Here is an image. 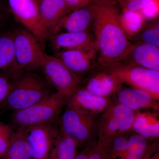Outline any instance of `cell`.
Returning a JSON list of instances; mask_svg holds the SVG:
<instances>
[{
    "label": "cell",
    "mask_w": 159,
    "mask_h": 159,
    "mask_svg": "<svg viewBox=\"0 0 159 159\" xmlns=\"http://www.w3.org/2000/svg\"><path fill=\"white\" fill-rule=\"evenodd\" d=\"M135 114V111L122 105L115 98L98 118L97 142L106 143L114 137L130 132Z\"/></svg>",
    "instance_id": "5"
},
{
    "label": "cell",
    "mask_w": 159,
    "mask_h": 159,
    "mask_svg": "<svg viewBox=\"0 0 159 159\" xmlns=\"http://www.w3.org/2000/svg\"><path fill=\"white\" fill-rule=\"evenodd\" d=\"M32 159H48L59 136L57 122L31 125L25 129Z\"/></svg>",
    "instance_id": "9"
},
{
    "label": "cell",
    "mask_w": 159,
    "mask_h": 159,
    "mask_svg": "<svg viewBox=\"0 0 159 159\" xmlns=\"http://www.w3.org/2000/svg\"><path fill=\"white\" fill-rule=\"evenodd\" d=\"M15 55L22 70L33 71L40 67L45 53L35 36L26 29L13 31Z\"/></svg>",
    "instance_id": "7"
},
{
    "label": "cell",
    "mask_w": 159,
    "mask_h": 159,
    "mask_svg": "<svg viewBox=\"0 0 159 159\" xmlns=\"http://www.w3.org/2000/svg\"><path fill=\"white\" fill-rule=\"evenodd\" d=\"M46 81L33 71L23 70L13 79L10 93L0 109L13 111L28 108L52 94Z\"/></svg>",
    "instance_id": "2"
},
{
    "label": "cell",
    "mask_w": 159,
    "mask_h": 159,
    "mask_svg": "<svg viewBox=\"0 0 159 159\" xmlns=\"http://www.w3.org/2000/svg\"><path fill=\"white\" fill-rule=\"evenodd\" d=\"M93 2H96V1H98V0H93Z\"/></svg>",
    "instance_id": "36"
},
{
    "label": "cell",
    "mask_w": 159,
    "mask_h": 159,
    "mask_svg": "<svg viewBox=\"0 0 159 159\" xmlns=\"http://www.w3.org/2000/svg\"><path fill=\"white\" fill-rule=\"evenodd\" d=\"M0 159H32L25 129L15 131L8 150Z\"/></svg>",
    "instance_id": "21"
},
{
    "label": "cell",
    "mask_w": 159,
    "mask_h": 159,
    "mask_svg": "<svg viewBox=\"0 0 159 159\" xmlns=\"http://www.w3.org/2000/svg\"><path fill=\"white\" fill-rule=\"evenodd\" d=\"M40 68L57 93L66 97L82 86L83 80L71 72L56 56L45 53Z\"/></svg>",
    "instance_id": "8"
},
{
    "label": "cell",
    "mask_w": 159,
    "mask_h": 159,
    "mask_svg": "<svg viewBox=\"0 0 159 159\" xmlns=\"http://www.w3.org/2000/svg\"><path fill=\"white\" fill-rule=\"evenodd\" d=\"M3 19H4V18H3L2 12V9L0 7V24L2 23Z\"/></svg>",
    "instance_id": "34"
},
{
    "label": "cell",
    "mask_w": 159,
    "mask_h": 159,
    "mask_svg": "<svg viewBox=\"0 0 159 159\" xmlns=\"http://www.w3.org/2000/svg\"><path fill=\"white\" fill-rule=\"evenodd\" d=\"M140 11L145 19L157 17L159 13V0H151Z\"/></svg>",
    "instance_id": "29"
},
{
    "label": "cell",
    "mask_w": 159,
    "mask_h": 159,
    "mask_svg": "<svg viewBox=\"0 0 159 159\" xmlns=\"http://www.w3.org/2000/svg\"><path fill=\"white\" fill-rule=\"evenodd\" d=\"M115 98L122 105L134 111L142 109H149L157 112L159 111V100L143 90L121 87L117 92Z\"/></svg>",
    "instance_id": "15"
},
{
    "label": "cell",
    "mask_w": 159,
    "mask_h": 159,
    "mask_svg": "<svg viewBox=\"0 0 159 159\" xmlns=\"http://www.w3.org/2000/svg\"><path fill=\"white\" fill-rule=\"evenodd\" d=\"M132 49V48H131ZM132 51L133 64L159 71V48L144 43L135 47Z\"/></svg>",
    "instance_id": "20"
},
{
    "label": "cell",
    "mask_w": 159,
    "mask_h": 159,
    "mask_svg": "<svg viewBox=\"0 0 159 159\" xmlns=\"http://www.w3.org/2000/svg\"><path fill=\"white\" fill-rule=\"evenodd\" d=\"M78 144L75 140L60 131L48 159H74L78 152Z\"/></svg>",
    "instance_id": "22"
},
{
    "label": "cell",
    "mask_w": 159,
    "mask_h": 159,
    "mask_svg": "<svg viewBox=\"0 0 159 159\" xmlns=\"http://www.w3.org/2000/svg\"><path fill=\"white\" fill-rule=\"evenodd\" d=\"M50 40L56 53L65 50H87L96 46L95 39L86 31L57 33Z\"/></svg>",
    "instance_id": "17"
},
{
    "label": "cell",
    "mask_w": 159,
    "mask_h": 159,
    "mask_svg": "<svg viewBox=\"0 0 159 159\" xmlns=\"http://www.w3.org/2000/svg\"><path fill=\"white\" fill-rule=\"evenodd\" d=\"M66 96L56 93L28 108L13 111L12 125L16 130L29 126L57 122L66 105Z\"/></svg>",
    "instance_id": "4"
},
{
    "label": "cell",
    "mask_w": 159,
    "mask_h": 159,
    "mask_svg": "<svg viewBox=\"0 0 159 159\" xmlns=\"http://www.w3.org/2000/svg\"><path fill=\"white\" fill-rule=\"evenodd\" d=\"M151 0H117L122 11H140Z\"/></svg>",
    "instance_id": "26"
},
{
    "label": "cell",
    "mask_w": 159,
    "mask_h": 159,
    "mask_svg": "<svg viewBox=\"0 0 159 159\" xmlns=\"http://www.w3.org/2000/svg\"><path fill=\"white\" fill-rule=\"evenodd\" d=\"M65 107L58 120L60 131L75 140L79 148L96 144L98 139V117Z\"/></svg>",
    "instance_id": "3"
},
{
    "label": "cell",
    "mask_w": 159,
    "mask_h": 159,
    "mask_svg": "<svg viewBox=\"0 0 159 159\" xmlns=\"http://www.w3.org/2000/svg\"><path fill=\"white\" fill-rule=\"evenodd\" d=\"M82 86L91 93L98 97L114 98L122 84L105 69L91 72Z\"/></svg>",
    "instance_id": "12"
},
{
    "label": "cell",
    "mask_w": 159,
    "mask_h": 159,
    "mask_svg": "<svg viewBox=\"0 0 159 159\" xmlns=\"http://www.w3.org/2000/svg\"><path fill=\"white\" fill-rule=\"evenodd\" d=\"M129 133V132L117 136L106 143L97 142L103 145L107 152L112 158H120L127 150Z\"/></svg>",
    "instance_id": "24"
},
{
    "label": "cell",
    "mask_w": 159,
    "mask_h": 159,
    "mask_svg": "<svg viewBox=\"0 0 159 159\" xmlns=\"http://www.w3.org/2000/svg\"><path fill=\"white\" fill-rule=\"evenodd\" d=\"M120 22L127 37L139 33L145 24V18L140 11H122Z\"/></svg>",
    "instance_id": "23"
},
{
    "label": "cell",
    "mask_w": 159,
    "mask_h": 159,
    "mask_svg": "<svg viewBox=\"0 0 159 159\" xmlns=\"http://www.w3.org/2000/svg\"><path fill=\"white\" fill-rule=\"evenodd\" d=\"M90 147L89 146L83 148L82 150L77 152L74 159H89V151Z\"/></svg>",
    "instance_id": "32"
},
{
    "label": "cell",
    "mask_w": 159,
    "mask_h": 159,
    "mask_svg": "<svg viewBox=\"0 0 159 159\" xmlns=\"http://www.w3.org/2000/svg\"><path fill=\"white\" fill-rule=\"evenodd\" d=\"M114 98L98 97L81 87L66 96V106L98 117L113 101Z\"/></svg>",
    "instance_id": "11"
},
{
    "label": "cell",
    "mask_w": 159,
    "mask_h": 159,
    "mask_svg": "<svg viewBox=\"0 0 159 159\" xmlns=\"http://www.w3.org/2000/svg\"><path fill=\"white\" fill-rule=\"evenodd\" d=\"M157 112L136 111L132 131L148 139L157 140L159 137V121Z\"/></svg>",
    "instance_id": "18"
},
{
    "label": "cell",
    "mask_w": 159,
    "mask_h": 159,
    "mask_svg": "<svg viewBox=\"0 0 159 159\" xmlns=\"http://www.w3.org/2000/svg\"><path fill=\"white\" fill-rule=\"evenodd\" d=\"M122 84L149 93L159 100V71L142 67L133 63H119L105 68Z\"/></svg>",
    "instance_id": "6"
},
{
    "label": "cell",
    "mask_w": 159,
    "mask_h": 159,
    "mask_svg": "<svg viewBox=\"0 0 159 159\" xmlns=\"http://www.w3.org/2000/svg\"><path fill=\"white\" fill-rule=\"evenodd\" d=\"M2 24H0V74L15 79L23 70L16 60L13 31L3 29Z\"/></svg>",
    "instance_id": "16"
},
{
    "label": "cell",
    "mask_w": 159,
    "mask_h": 159,
    "mask_svg": "<svg viewBox=\"0 0 159 159\" xmlns=\"http://www.w3.org/2000/svg\"><path fill=\"white\" fill-rule=\"evenodd\" d=\"M13 79L7 75L0 74V108L10 93Z\"/></svg>",
    "instance_id": "27"
},
{
    "label": "cell",
    "mask_w": 159,
    "mask_h": 159,
    "mask_svg": "<svg viewBox=\"0 0 159 159\" xmlns=\"http://www.w3.org/2000/svg\"><path fill=\"white\" fill-rule=\"evenodd\" d=\"M34 1H35V2L37 3L38 5L39 6V4H40V3L41 2H42L43 0H34Z\"/></svg>",
    "instance_id": "35"
},
{
    "label": "cell",
    "mask_w": 159,
    "mask_h": 159,
    "mask_svg": "<svg viewBox=\"0 0 159 159\" xmlns=\"http://www.w3.org/2000/svg\"><path fill=\"white\" fill-rule=\"evenodd\" d=\"M93 20V13L90 6L71 11L63 19L59 25L67 32L85 31Z\"/></svg>",
    "instance_id": "19"
},
{
    "label": "cell",
    "mask_w": 159,
    "mask_h": 159,
    "mask_svg": "<svg viewBox=\"0 0 159 159\" xmlns=\"http://www.w3.org/2000/svg\"><path fill=\"white\" fill-rule=\"evenodd\" d=\"M115 0H98L90 5L94 21L98 62L105 68L119 63L131 49L120 22L121 11Z\"/></svg>",
    "instance_id": "1"
},
{
    "label": "cell",
    "mask_w": 159,
    "mask_h": 159,
    "mask_svg": "<svg viewBox=\"0 0 159 159\" xmlns=\"http://www.w3.org/2000/svg\"><path fill=\"white\" fill-rule=\"evenodd\" d=\"M97 47L87 50H65L56 52L55 56L74 74L83 79V76L93 71Z\"/></svg>",
    "instance_id": "13"
},
{
    "label": "cell",
    "mask_w": 159,
    "mask_h": 159,
    "mask_svg": "<svg viewBox=\"0 0 159 159\" xmlns=\"http://www.w3.org/2000/svg\"><path fill=\"white\" fill-rule=\"evenodd\" d=\"M39 11L42 24L51 37L57 34L61 22L73 11L64 0H43Z\"/></svg>",
    "instance_id": "14"
},
{
    "label": "cell",
    "mask_w": 159,
    "mask_h": 159,
    "mask_svg": "<svg viewBox=\"0 0 159 159\" xmlns=\"http://www.w3.org/2000/svg\"><path fill=\"white\" fill-rule=\"evenodd\" d=\"M89 159H113L106 151L103 145L97 142L90 147Z\"/></svg>",
    "instance_id": "30"
},
{
    "label": "cell",
    "mask_w": 159,
    "mask_h": 159,
    "mask_svg": "<svg viewBox=\"0 0 159 159\" xmlns=\"http://www.w3.org/2000/svg\"><path fill=\"white\" fill-rule=\"evenodd\" d=\"M72 11L90 6L93 0H64Z\"/></svg>",
    "instance_id": "31"
},
{
    "label": "cell",
    "mask_w": 159,
    "mask_h": 159,
    "mask_svg": "<svg viewBox=\"0 0 159 159\" xmlns=\"http://www.w3.org/2000/svg\"><path fill=\"white\" fill-rule=\"evenodd\" d=\"M15 18L35 36L41 45L51 36L44 28L40 19L39 6L34 0H9Z\"/></svg>",
    "instance_id": "10"
},
{
    "label": "cell",
    "mask_w": 159,
    "mask_h": 159,
    "mask_svg": "<svg viewBox=\"0 0 159 159\" xmlns=\"http://www.w3.org/2000/svg\"><path fill=\"white\" fill-rule=\"evenodd\" d=\"M15 133L12 126L0 121V158L8 150Z\"/></svg>",
    "instance_id": "25"
},
{
    "label": "cell",
    "mask_w": 159,
    "mask_h": 159,
    "mask_svg": "<svg viewBox=\"0 0 159 159\" xmlns=\"http://www.w3.org/2000/svg\"><path fill=\"white\" fill-rule=\"evenodd\" d=\"M142 39L144 43L159 47V25L146 30L143 33Z\"/></svg>",
    "instance_id": "28"
},
{
    "label": "cell",
    "mask_w": 159,
    "mask_h": 159,
    "mask_svg": "<svg viewBox=\"0 0 159 159\" xmlns=\"http://www.w3.org/2000/svg\"><path fill=\"white\" fill-rule=\"evenodd\" d=\"M149 159H159V151H158L157 152L152 156Z\"/></svg>",
    "instance_id": "33"
}]
</instances>
